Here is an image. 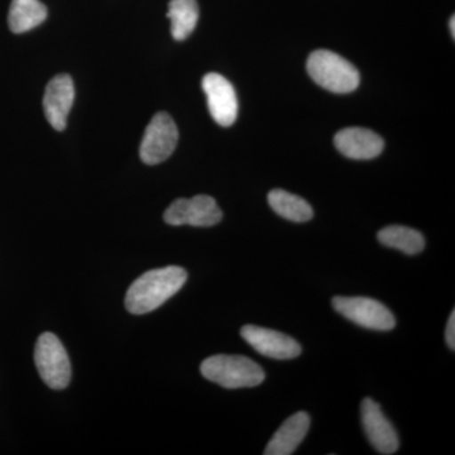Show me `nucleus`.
I'll return each instance as SVG.
<instances>
[{
  "instance_id": "15",
  "label": "nucleus",
  "mask_w": 455,
  "mask_h": 455,
  "mask_svg": "<svg viewBox=\"0 0 455 455\" xmlns=\"http://www.w3.org/2000/svg\"><path fill=\"white\" fill-rule=\"evenodd\" d=\"M167 18L171 20V35L176 41L187 40L196 28L199 5L196 0H170Z\"/></svg>"
},
{
  "instance_id": "7",
  "label": "nucleus",
  "mask_w": 455,
  "mask_h": 455,
  "mask_svg": "<svg viewBox=\"0 0 455 455\" xmlns=\"http://www.w3.org/2000/svg\"><path fill=\"white\" fill-rule=\"evenodd\" d=\"M223 220V212L209 196H196L191 199L175 200L164 212V220L173 227H212Z\"/></svg>"
},
{
  "instance_id": "14",
  "label": "nucleus",
  "mask_w": 455,
  "mask_h": 455,
  "mask_svg": "<svg viewBox=\"0 0 455 455\" xmlns=\"http://www.w3.org/2000/svg\"><path fill=\"white\" fill-rule=\"evenodd\" d=\"M47 8L40 0H12L8 25L13 33H25L44 23Z\"/></svg>"
},
{
  "instance_id": "5",
  "label": "nucleus",
  "mask_w": 455,
  "mask_h": 455,
  "mask_svg": "<svg viewBox=\"0 0 455 455\" xmlns=\"http://www.w3.org/2000/svg\"><path fill=\"white\" fill-rule=\"evenodd\" d=\"M331 305L340 315L371 331H388L396 325V319L390 309L374 299L337 296Z\"/></svg>"
},
{
  "instance_id": "10",
  "label": "nucleus",
  "mask_w": 455,
  "mask_h": 455,
  "mask_svg": "<svg viewBox=\"0 0 455 455\" xmlns=\"http://www.w3.org/2000/svg\"><path fill=\"white\" fill-rule=\"evenodd\" d=\"M241 335L256 352L265 357L292 359L301 355V347L298 341L272 329L245 325L242 328Z\"/></svg>"
},
{
  "instance_id": "4",
  "label": "nucleus",
  "mask_w": 455,
  "mask_h": 455,
  "mask_svg": "<svg viewBox=\"0 0 455 455\" xmlns=\"http://www.w3.org/2000/svg\"><path fill=\"white\" fill-rule=\"evenodd\" d=\"M35 362L42 381L52 390H64L71 381V363L61 341L53 333H44L35 348Z\"/></svg>"
},
{
  "instance_id": "9",
  "label": "nucleus",
  "mask_w": 455,
  "mask_h": 455,
  "mask_svg": "<svg viewBox=\"0 0 455 455\" xmlns=\"http://www.w3.org/2000/svg\"><path fill=\"white\" fill-rule=\"evenodd\" d=\"M362 425L372 447L379 453L390 455L396 453L400 440L394 425L383 415L381 406L367 397L361 405Z\"/></svg>"
},
{
  "instance_id": "6",
  "label": "nucleus",
  "mask_w": 455,
  "mask_h": 455,
  "mask_svg": "<svg viewBox=\"0 0 455 455\" xmlns=\"http://www.w3.org/2000/svg\"><path fill=\"white\" fill-rule=\"evenodd\" d=\"M179 130L169 114H156L147 125L145 136L140 147V160L146 164H158L166 161L176 149Z\"/></svg>"
},
{
  "instance_id": "11",
  "label": "nucleus",
  "mask_w": 455,
  "mask_h": 455,
  "mask_svg": "<svg viewBox=\"0 0 455 455\" xmlns=\"http://www.w3.org/2000/svg\"><path fill=\"white\" fill-rule=\"evenodd\" d=\"M75 88L70 75L60 74L47 84L44 97V110L51 127L64 131L73 108Z\"/></svg>"
},
{
  "instance_id": "2",
  "label": "nucleus",
  "mask_w": 455,
  "mask_h": 455,
  "mask_svg": "<svg viewBox=\"0 0 455 455\" xmlns=\"http://www.w3.org/2000/svg\"><path fill=\"white\" fill-rule=\"evenodd\" d=\"M200 371L208 381L229 390L256 387L266 377L256 362L243 355H212L203 362Z\"/></svg>"
},
{
  "instance_id": "13",
  "label": "nucleus",
  "mask_w": 455,
  "mask_h": 455,
  "mask_svg": "<svg viewBox=\"0 0 455 455\" xmlns=\"http://www.w3.org/2000/svg\"><path fill=\"white\" fill-rule=\"evenodd\" d=\"M309 427L310 416L307 412H296L290 416L269 440L263 454L291 455L307 436Z\"/></svg>"
},
{
  "instance_id": "18",
  "label": "nucleus",
  "mask_w": 455,
  "mask_h": 455,
  "mask_svg": "<svg viewBox=\"0 0 455 455\" xmlns=\"http://www.w3.org/2000/svg\"><path fill=\"white\" fill-rule=\"evenodd\" d=\"M445 339L449 348L454 350L455 348V311H451V316H449L447 331H445Z\"/></svg>"
},
{
  "instance_id": "1",
  "label": "nucleus",
  "mask_w": 455,
  "mask_h": 455,
  "mask_svg": "<svg viewBox=\"0 0 455 455\" xmlns=\"http://www.w3.org/2000/svg\"><path fill=\"white\" fill-rule=\"evenodd\" d=\"M187 281L188 272L179 266L151 269L131 284L125 307L134 315L151 313L178 293Z\"/></svg>"
},
{
  "instance_id": "17",
  "label": "nucleus",
  "mask_w": 455,
  "mask_h": 455,
  "mask_svg": "<svg viewBox=\"0 0 455 455\" xmlns=\"http://www.w3.org/2000/svg\"><path fill=\"white\" fill-rule=\"evenodd\" d=\"M379 243L394 248L410 256L423 252L425 239L423 235L412 228L390 226L383 228L377 235Z\"/></svg>"
},
{
  "instance_id": "3",
  "label": "nucleus",
  "mask_w": 455,
  "mask_h": 455,
  "mask_svg": "<svg viewBox=\"0 0 455 455\" xmlns=\"http://www.w3.org/2000/svg\"><path fill=\"white\" fill-rule=\"evenodd\" d=\"M311 79L329 92L348 94L358 88L359 73L349 61L331 51L317 50L307 59Z\"/></svg>"
},
{
  "instance_id": "8",
  "label": "nucleus",
  "mask_w": 455,
  "mask_h": 455,
  "mask_svg": "<svg viewBox=\"0 0 455 455\" xmlns=\"http://www.w3.org/2000/svg\"><path fill=\"white\" fill-rule=\"evenodd\" d=\"M202 86L212 119L221 127L235 124L238 116V99L232 84L220 74L211 73L204 76Z\"/></svg>"
},
{
  "instance_id": "12",
  "label": "nucleus",
  "mask_w": 455,
  "mask_h": 455,
  "mask_svg": "<svg viewBox=\"0 0 455 455\" xmlns=\"http://www.w3.org/2000/svg\"><path fill=\"white\" fill-rule=\"evenodd\" d=\"M335 147L340 154L352 160H371L381 155L383 140L366 128H347L338 132L334 139Z\"/></svg>"
},
{
  "instance_id": "19",
  "label": "nucleus",
  "mask_w": 455,
  "mask_h": 455,
  "mask_svg": "<svg viewBox=\"0 0 455 455\" xmlns=\"http://www.w3.org/2000/svg\"><path fill=\"white\" fill-rule=\"evenodd\" d=\"M449 27L451 29V37H455V17L451 18V22H449Z\"/></svg>"
},
{
  "instance_id": "16",
  "label": "nucleus",
  "mask_w": 455,
  "mask_h": 455,
  "mask_svg": "<svg viewBox=\"0 0 455 455\" xmlns=\"http://www.w3.org/2000/svg\"><path fill=\"white\" fill-rule=\"evenodd\" d=\"M268 204L280 217L295 223H305L313 220L314 217L313 208L309 203L305 202L300 196H293L280 188L272 190L268 194Z\"/></svg>"
}]
</instances>
